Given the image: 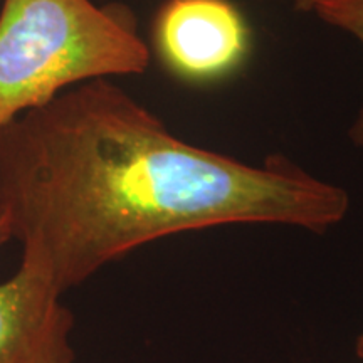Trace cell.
Returning <instances> with one entry per match:
<instances>
[{"mask_svg": "<svg viewBox=\"0 0 363 363\" xmlns=\"http://www.w3.org/2000/svg\"><path fill=\"white\" fill-rule=\"evenodd\" d=\"M306 12L315 13L321 22L343 30L363 45V0H316ZM348 135L353 145L363 150V108Z\"/></svg>", "mask_w": 363, "mask_h": 363, "instance_id": "5", "label": "cell"}, {"mask_svg": "<svg viewBox=\"0 0 363 363\" xmlns=\"http://www.w3.org/2000/svg\"><path fill=\"white\" fill-rule=\"evenodd\" d=\"M348 208L347 190L283 157L251 165L185 142L111 78L0 130V212L21 264L61 293L167 235L229 224L323 233Z\"/></svg>", "mask_w": 363, "mask_h": 363, "instance_id": "1", "label": "cell"}, {"mask_svg": "<svg viewBox=\"0 0 363 363\" xmlns=\"http://www.w3.org/2000/svg\"><path fill=\"white\" fill-rule=\"evenodd\" d=\"M355 355L363 360V335H360L355 342Z\"/></svg>", "mask_w": 363, "mask_h": 363, "instance_id": "7", "label": "cell"}, {"mask_svg": "<svg viewBox=\"0 0 363 363\" xmlns=\"http://www.w3.org/2000/svg\"><path fill=\"white\" fill-rule=\"evenodd\" d=\"M315 2H316V0H298L296 6H298V9H299V11H301V12H306L308 9H310L311 4H315Z\"/></svg>", "mask_w": 363, "mask_h": 363, "instance_id": "8", "label": "cell"}, {"mask_svg": "<svg viewBox=\"0 0 363 363\" xmlns=\"http://www.w3.org/2000/svg\"><path fill=\"white\" fill-rule=\"evenodd\" d=\"M12 239V233H11V225H9L7 217L0 212V247H4L9 240Z\"/></svg>", "mask_w": 363, "mask_h": 363, "instance_id": "6", "label": "cell"}, {"mask_svg": "<svg viewBox=\"0 0 363 363\" xmlns=\"http://www.w3.org/2000/svg\"><path fill=\"white\" fill-rule=\"evenodd\" d=\"M251 35L233 0H167L153 22V49L167 71L189 83L233 74Z\"/></svg>", "mask_w": 363, "mask_h": 363, "instance_id": "3", "label": "cell"}, {"mask_svg": "<svg viewBox=\"0 0 363 363\" xmlns=\"http://www.w3.org/2000/svg\"><path fill=\"white\" fill-rule=\"evenodd\" d=\"M43 272L21 264L0 283V363H72L74 318Z\"/></svg>", "mask_w": 363, "mask_h": 363, "instance_id": "4", "label": "cell"}, {"mask_svg": "<svg viewBox=\"0 0 363 363\" xmlns=\"http://www.w3.org/2000/svg\"><path fill=\"white\" fill-rule=\"evenodd\" d=\"M150 48L133 12L93 0H4L0 130L86 81L142 74Z\"/></svg>", "mask_w": 363, "mask_h": 363, "instance_id": "2", "label": "cell"}]
</instances>
